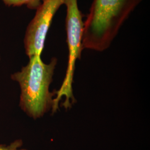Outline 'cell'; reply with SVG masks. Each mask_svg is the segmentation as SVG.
<instances>
[{"mask_svg": "<svg viewBox=\"0 0 150 150\" xmlns=\"http://www.w3.org/2000/svg\"><path fill=\"white\" fill-rule=\"evenodd\" d=\"M64 2L65 0H43L36 9L35 16L28 24L24 38L25 51L29 58L41 55L54 16Z\"/></svg>", "mask_w": 150, "mask_h": 150, "instance_id": "cell-4", "label": "cell"}, {"mask_svg": "<svg viewBox=\"0 0 150 150\" xmlns=\"http://www.w3.org/2000/svg\"><path fill=\"white\" fill-rule=\"evenodd\" d=\"M142 0H93L84 22L82 49L109 48L120 28Z\"/></svg>", "mask_w": 150, "mask_h": 150, "instance_id": "cell-1", "label": "cell"}, {"mask_svg": "<svg viewBox=\"0 0 150 150\" xmlns=\"http://www.w3.org/2000/svg\"><path fill=\"white\" fill-rule=\"evenodd\" d=\"M67 13L66 28L67 42L69 48L68 65L64 80L61 87L56 91L55 101L59 102L62 97L64 101L63 105L70 107L71 103H75L72 83L75 71V64L80 59L82 51V41L84 30V22L77 3V0H65Z\"/></svg>", "mask_w": 150, "mask_h": 150, "instance_id": "cell-3", "label": "cell"}, {"mask_svg": "<svg viewBox=\"0 0 150 150\" xmlns=\"http://www.w3.org/2000/svg\"><path fill=\"white\" fill-rule=\"evenodd\" d=\"M6 5L19 7L26 5L30 9H37L43 0H2Z\"/></svg>", "mask_w": 150, "mask_h": 150, "instance_id": "cell-5", "label": "cell"}, {"mask_svg": "<svg viewBox=\"0 0 150 150\" xmlns=\"http://www.w3.org/2000/svg\"><path fill=\"white\" fill-rule=\"evenodd\" d=\"M0 60H1V57H0Z\"/></svg>", "mask_w": 150, "mask_h": 150, "instance_id": "cell-7", "label": "cell"}, {"mask_svg": "<svg viewBox=\"0 0 150 150\" xmlns=\"http://www.w3.org/2000/svg\"><path fill=\"white\" fill-rule=\"evenodd\" d=\"M23 145L21 139H17L10 145H0V150H28L25 149H20Z\"/></svg>", "mask_w": 150, "mask_h": 150, "instance_id": "cell-6", "label": "cell"}, {"mask_svg": "<svg viewBox=\"0 0 150 150\" xmlns=\"http://www.w3.org/2000/svg\"><path fill=\"white\" fill-rule=\"evenodd\" d=\"M57 63L55 57L45 64L41 56H33L21 71L11 75L12 80L21 88L20 106L35 120L42 117L53 107L56 91L50 92V86Z\"/></svg>", "mask_w": 150, "mask_h": 150, "instance_id": "cell-2", "label": "cell"}]
</instances>
